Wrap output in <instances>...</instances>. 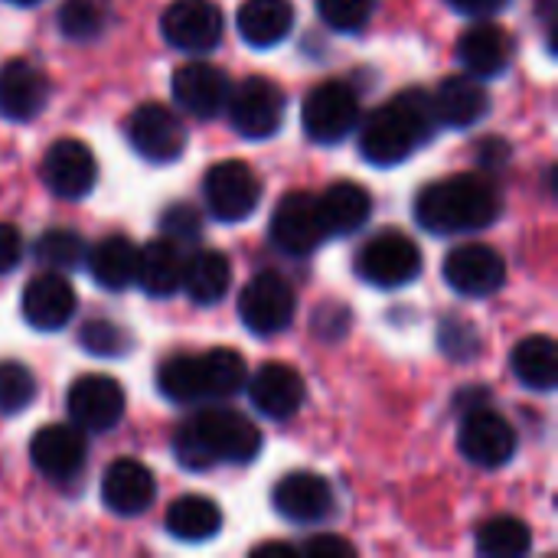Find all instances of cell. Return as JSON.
Returning <instances> with one entry per match:
<instances>
[{
	"label": "cell",
	"instance_id": "1",
	"mask_svg": "<svg viewBox=\"0 0 558 558\" xmlns=\"http://www.w3.org/2000/svg\"><path fill=\"white\" fill-rule=\"evenodd\" d=\"M360 128V154L373 167H396L409 160L422 144L435 137L441 128L432 108V95L422 88H409L376 111L366 114Z\"/></svg>",
	"mask_w": 558,
	"mask_h": 558
},
{
	"label": "cell",
	"instance_id": "2",
	"mask_svg": "<svg viewBox=\"0 0 558 558\" xmlns=\"http://www.w3.org/2000/svg\"><path fill=\"white\" fill-rule=\"evenodd\" d=\"M262 451V432L235 409H203L173 435V454L186 471L216 464H252Z\"/></svg>",
	"mask_w": 558,
	"mask_h": 558
},
{
	"label": "cell",
	"instance_id": "3",
	"mask_svg": "<svg viewBox=\"0 0 558 558\" xmlns=\"http://www.w3.org/2000/svg\"><path fill=\"white\" fill-rule=\"evenodd\" d=\"M504 203L497 186L481 173H454L428 183L415 196V219L435 235L481 232L497 222Z\"/></svg>",
	"mask_w": 558,
	"mask_h": 558
},
{
	"label": "cell",
	"instance_id": "4",
	"mask_svg": "<svg viewBox=\"0 0 558 558\" xmlns=\"http://www.w3.org/2000/svg\"><path fill=\"white\" fill-rule=\"evenodd\" d=\"M245 379H248L245 360L229 347L206 350L199 356L180 353V356H170L157 369L160 396H167L177 405H193L206 399H232L245 389Z\"/></svg>",
	"mask_w": 558,
	"mask_h": 558
},
{
	"label": "cell",
	"instance_id": "5",
	"mask_svg": "<svg viewBox=\"0 0 558 558\" xmlns=\"http://www.w3.org/2000/svg\"><path fill=\"white\" fill-rule=\"evenodd\" d=\"M284 108H288L284 92L271 78L252 75L229 88L222 111H226L229 124L235 128V134H242L248 141H265L281 131Z\"/></svg>",
	"mask_w": 558,
	"mask_h": 558
},
{
	"label": "cell",
	"instance_id": "6",
	"mask_svg": "<svg viewBox=\"0 0 558 558\" xmlns=\"http://www.w3.org/2000/svg\"><path fill=\"white\" fill-rule=\"evenodd\" d=\"M360 114L363 108L356 88L337 78L314 85L301 105V124L317 144H340L343 137H350L360 124Z\"/></svg>",
	"mask_w": 558,
	"mask_h": 558
},
{
	"label": "cell",
	"instance_id": "7",
	"mask_svg": "<svg viewBox=\"0 0 558 558\" xmlns=\"http://www.w3.org/2000/svg\"><path fill=\"white\" fill-rule=\"evenodd\" d=\"M356 275L366 284L386 291L405 288L422 275V252L409 235L396 229H383L373 239H366L363 248L356 252Z\"/></svg>",
	"mask_w": 558,
	"mask_h": 558
},
{
	"label": "cell",
	"instance_id": "8",
	"mask_svg": "<svg viewBox=\"0 0 558 558\" xmlns=\"http://www.w3.org/2000/svg\"><path fill=\"white\" fill-rule=\"evenodd\" d=\"M294 288L278 271H258L239 298V317L255 337H275L294 320Z\"/></svg>",
	"mask_w": 558,
	"mask_h": 558
},
{
	"label": "cell",
	"instance_id": "9",
	"mask_svg": "<svg viewBox=\"0 0 558 558\" xmlns=\"http://www.w3.org/2000/svg\"><path fill=\"white\" fill-rule=\"evenodd\" d=\"M203 196L219 222H239L258 209L262 180L245 160H222L209 167L203 180Z\"/></svg>",
	"mask_w": 558,
	"mask_h": 558
},
{
	"label": "cell",
	"instance_id": "10",
	"mask_svg": "<svg viewBox=\"0 0 558 558\" xmlns=\"http://www.w3.org/2000/svg\"><path fill=\"white\" fill-rule=\"evenodd\" d=\"M128 141L134 154H141L150 163H173L186 150V128L180 114L160 101H147L134 108L128 118Z\"/></svg>",
	"mask_w": 558,
	"mask_h": 558
},
{
	"label": "cell",
	"instance_id": "11",
	"mask_svg": "<svg viewBox=\"0 0 558 558\" xmlns=\"http://www.w3.org/2000/svg\"><path fill=\"white\" fill-rule=\"evenodd\" d=\"M69 422L85 435H105L124 418V389L101 373L78 376L65 396Z\"/></svg>",
	"mask_w": 558,
	"mask_h": 558
},
{
	"label": "cell",
	"instance_id": "12",
	"mask_svg": "<svg viewBox=\"0 0 558 558\" xmlns=\"http://www.w3.org/2000/svg\"><path fill=\"white\" fill-rule=\"evenodd\" d=\"M445 281L461 298H490L507 284V262L484 242L454 245L445 258Z\"/></svg>",
	"mask_w": 558,
	"mask_h": 558
},
{
	"label": "cell",
	"instance_id": "13",
	"mask_svg": "<svg viewBox=\"0 0 558 558\" xmlns=\"http://www.w3.org/2000/svg\"><path fill=\"white\" fill-rule=\"evenodd\" d=\"M461 454L484 471H497L513 461L517 454V428L494 409H474L464 415L458 432Z\"/></svg>",
	"mask_w": 558,
	"mask_h": 558
},
{
	"label": "cell",
	"instance_id": "14",
	"mask_svg": "<svg viewBox=\"0 0 558 558\" xmlns=\"http://www.w3.org/2000/svg\"><path fill=\"white\" fill-rule=\"evenodd\" d=\"M222 10L213 0H173L160 16L163 39L180 52H209L222 39Z\"/></svg>",
	"mask_w": 558,
	"mask_h": 558
},
{
	"label": "cell",
	"instance_id": "15",
	"mask_svg": "<svg viewBox=\"0 0 558 558\" xmlns=\"http://www.w3.org/2000/svg\"><path fill=\"white\" fill-rule=\"evenodd\" d=\"M271 507L281 520L298 526H317L333 517L337 497L330 481H324L314 471H294L284 474L271 490Z\"/></svg>",
	"mask_w": 558,
	"mask_h": 558
},
{
	"label": "cell",
	"instance_id": "16",
	"mask_svg": "<svg viewBox=\"0 0 558 558\" xmlns=\"http://www.w3.org/2000/svg\"><path fill=\"white\" fill-rule=\"evenodd\" d=\"M271 239L284 255H311L324 239V222L314 193H288L278 199L271 216Z\"/></svg>",
	"mask_w": 558,
	"mask_h": 558
},
{
	"label": "cell",
	"instance_id": "17",
	"mask_svg": "<svg viewBox=\"0 0 558 558\" xmlns=\"http://www.w3.org/2000/svg\"><path fill=\"white\" fill-rule=\"evenodd\" d=\"M248 399L252 405L271 418V422H288L301 412L304 399H307V386L304 376L288 366V363H265L255 369V376L245 379Z\"/></svg>",
	"mask_w": 558,
	"mask_h": 558
},
{
	"label": "cell",
	"instance_id": "18",
	"mask_svg": "<svg viewBox=\"0 0 558 558\" xmlns=\"http://www.w3.org/2000/svg\"><path fill=\"white\" fill-rule=\"evenodd\" d=\"M43 183L62 196V199H82L85 193H92L95 180H98V167H95V154L75 141V137H59L39 167Z\"/></svg>",
	"mask_w": 558,
	"mask_h": 558
},
{
	"label": "cell",
	"instance_id": "19",
	"mask_svg": "<svg viewBox=\"0 0 558 558\" xmlns=\"http://www.w3.org/2000/svg\"><path fill=\"white\" fill-rule=\"evenodd\" d=\"M75 307H78L75 288L69 284L62 271H43L29 278V284L23 288V301H20L23 320L33 330H46V333L62 330L75 317Z\"/></svg>",
	"mask_w": 558,
	"mask_h": 558
},
{
	"label": "cell",
	"instance_id": "20",
	"mask_svg": "<svg viewBox=\"0 0 558 558\" xmlns=\"http://www.w3.org/2000/svg\"><path fill=\"white\" fill-rule=\"evenodd\" d=\"M85 454H88L85 432H78L75 425H46L29 441L33 468L59 484L72 481L85 468Z\"/></svg>",
	"mask_w": 558,
	"mask_h": 558
},
{
	"label": "cell",
	"instance_id": "21",
	"mask_svg": "<svg viewBox=\"0 0 558 558\" xmlns=\"http://www.w3.org/2000/svg\"><path fill=\"white\" fill-rule=\"evenodd\" d=\"M229 88V75L213 62H186L173 72V101L199 121L222 114Z\"/></svg>",
	"mask_w": 558,
	"mask_h": 558
},
{
	"label": "cell",
	"instance_id": "22",
	"mask_svg": "<svg viewBox=\"0 0 558 558\" xmlns=\"http://www.w3.org/2000/svg\"><path fill=\"white\" fill-rule=\"evenodd\" d=\"M154 500H157V481L141 461L121 458V461L105 468L101 504L114 517H141L154 507Z\"/></svg>",
	"mask_w": 558,
	"mask_h": 558
},
{
	"label": "cell",
	"instance_id": "23",
	"mask_svg": "<svg viewBox=\"0 0 558 558\" xmlns=\"http://www.w3.org/2000/svg\"><path fill=\"white\" fill-rule=\"evenodd\" d=\"M513 56H517V39L497 23H474L458 39V59L477 78L504 75Z\"/></svg>",
	"mask_w": 558,
	"mask_h": 558
},
{
	"label": "cell",
	"instance_id": "24",
	"mask_svg": "<svg viewBox=\"0 0 558 558\" xmlns=\"http://www.w3.org/2000/svg\"><path fill=\"white\" fill-rule=\"evenodd\" d=\"M49 101V78L29 59H10L0 69V114L7 121H33Z\"/></svg>",
	"mask_w": 558,
	"mask_h": 558
},
{
	"label": "cell",
	"instance_id": "25",
	"mask_svg": "<svg viewBox=\"0 0 558 558\" xmlns=\"http://www.w3.org/2000/svg\"><path fill=\"white\" fill-rule=\"evenodd\" d=\"M432 108L441 128H474L490 111V92L477 75H448L432 95Z\"/></svg>",
	"mask_w": 558,
	"mask_h": 558
},
{
	"label": "cell",
	"instance_id": "26",
	"mask_svg": "<svg viewBox=\"0 0 558 558\" xmlns=\"http://www.w3.org/2000/svg\"><path fill=\"white\" fill-rule=\"evenodd\" d=\"M137 255L141 248L128 235H105L85 255V268L92 281L105 291H128L137 281Z\"/></svg>",
	"mask_w": 558,
	"mask_h": 558
},
{
	"label": "cell",
	"instance_id": "27",
	"mask_svg": "<svg viewBox=\"0 0 558 558\" xmlns=\"http://www.w3.org/2000/svg\"><path fill=\"white\" fill-rule=\"evenodd\" d=\"M183 265H186V255H183L180 242H173L167 235L154 239L137 255V281L134 284H141V291L150 298H170L183 284Z\"/></svg>",
	"mask_w": 558,
	"mask_h": 558
},
{
	"label": "cell",
	"instance_id": "28",
	"mask_svg": "<svg viewBox=\"0 0 558 558\" xmlns=\"http://www.w3.org/2000/svg\"><path fill=\"white\" fill-rule=\"evenodd\" d=\"M317 213H320V222H324L327 239L350 235V232H356V229L366 226V219L373 213V199H369L366 186L343 180V183L327 186L317 196Z\"/></svg>",
	"mask_w": 558,
	"mask_h": 558
},
{
	"label": "cell",
	"instance_id": "29",
	"mask_svg": "<svg viewBox=\"0 0 558 558\" xmlns=\"http://www.w3.org/2000/svg\"><path fill=\"white\" fill-rule=\"evenodd\" d=\"M235 23L248 46L271 49L294 29V7L291 0H242Z\"/></svg>",
	"mask_w": 558,
	"mask_h": 558
},
{
	"label": "cell",
	"instance_id": "30",
	"mask_svg": "<svg viewBox=\"0 0 558 558\" xmlns=\"http://www.w3.org/2000/svg\"><path fill=\"white\" fill-rule=\"evenodd\" d=\"M229 284H232V265L222 252L203 248V252L186 255L180 291H186V298L193 304H199V307L219 304L226 298Z\"/></svg>",
	"mask_w": 558,
	"mask_h": 558
},
{
	"label": "cell",
	"instance_id": "31",
	"mask_svg": "<svg viewBox=\"0 0 558 558\" xmlns=\"http://www.w3.org/2000/svg\"><path fill=\"white\" fill-rule=\"evenodd\" d=\"M510 366H513V376L526 389H533V392H553L558 386L556 340L546 337V333H533V337L520 340L513 347Z\"/></svg>",
	"mask_w": 558,
	"mask_h": 558
},
{
	"label": "cell",
	"instance_id": "32",
	"mask_svg": "<svg viewBox=\"0 0 558 558\" xmlns=\"http://www.w3.org/2000/svg\"><path fill=\"white\" fill-rule=\"evenodd\" d=\"M222 530V510L209 497H180L167 510V533L180 543H206Z\"/></svg>",
	"mask_w": 558,
	"mask_h": 558
},
{
	"label": "cell",
	"instance_id": "33",
	"mask_svg": "<svg viewBox=\"0 0 558 558\" xmlns=\"http://www.w3.org/2000/svg\"><path fill=\"white\" fill-rule=\"evenodd\" d=\"M533 533L517 517H494L477 526V553L487 558H520L530 553Z\"/></svg>",
	"mask_w": 558,
	"mask_h": 558
},
{
	"label": "cell",
	"instance_id": "34",
	"mask_svg": "<svg viewBox=\"0 0 558 558\" xmlns=\"http://www.w3.org/2000/svg\"><path fill=\"white\" fill-rule=\"evenodd\" d=\"M85 255H88V242L72 229H49L36 239V258L49 271L65 275L75 268H85Z\"/></svg>",
	"mask_w": 558,
	"mask_h": 558
},
{
	"label": "cell",
	"instance_id": "35",
	"mask_svg": "<svg viewBox=\"0 0 558 558\" xmlns=\"http://www.w3.org/2000/svg\"><path fill=\"white\" fill-rule=\"evenodd\" d=\"M111 20V7L108 0H62L59 7V29L69 36V39H95L105 33Z\"/></svg>",
	"mask_w": 558,
	"mask_h": 558
},
{
	"label": "cell",
	"instance_id": "36",
	"mask_svg": "<svg viewBox=\"0 0 558 558\" xmlns=\"http://www.w3.org/2000/svg\"><path fill=\"white\" fill-rule=\"evenodd\" d=\"M33 399H36V376L16 360H0V415H16L29 409Z\"/></svg>",
	"mask_w": 558,
	"mask_h": 558
},
{
	"label": "cell",
	"instance_id": "37",
	"mask_svg": "<svg viewBox=\"0 0 558 558\" xmlns=\"http://www.w3.org/2000/svg\"><path fill=\"white\" fill-rule=\"evenodd\" d=\"M317 16L337 33H360L376 13V0H314Z\"/></svg>",
	"mask_w": 558,
	"mask_h": 558
},
{
	"label": "cell",
	"instance_id": "38",
	"mask_svg": "<svg viewBox=\"0 0 558 558\" xmlns=\"http://www.w3.org/2000/svg\"><path fill=\"white\" fill-rule=\"evenodd\" d=\"M78 343L95 356H124L131 350V333L111 320H92L78 333Z\"/></svg>",
	"mask_w": 558,
	"mask_h": 558
},
{
	"label": "cell",
	"instance_id": "39",
	"mask_svg": "<svg viewBox=\"0 0 558 558\" xmlns=\"http://www.w3.org/2000/svg\"><path fill=\"white\" fill-rule=\"evenodd\" d=\"M160 226H163V235H167V239H173V242L183 245V242H190V239L199 235L203 219H199V213H196L190 203H173V206L163 209Z\"/></svg>",
	"mask_w": 558,
	"mask_h": 558
},
{
	"label": "cell",
	"instance_id": "40",
	"mask_svg": "<svg viewBox=\"0 0 558 558\" xmlns=\"http://www.w3.org/2000/svg\"><path fill=\"white\" fill-rule=\"evenodd\" d=\"M441 347L454 360H471L474 350L481 347V340H477V330L471 327V320L454 317V320H445V327H441Z\"/></svg>",
	"mask_w": 558,
	"mask_h": 558
},
{
	"label": "cell",
	"instance_id": "41",
	"mask_svg": "<svg viewBox=\"0 0 558 558\" xmlns=\"http://www.w3.org/2000/svg\"><path fill=\"white\" fill-rule=\"evenodd\" d=\"M20 258H23V235H20V229L10 226V222H0V275L16 268Z\"/></svg>",
	"mask_w": 558,
	"mask_h": 558
},
{
	"label": "cell",
	"instance_id": "42",
	"mask_svg": "<svg viewBox=\"0 0 558 558\" xmlns=\"http://www.w3.org/2000/svg\"><path fill=\"white\" fill-rule=\"evenodd\" d=\"M304 553L320 558H350L356 549L347 539H340V536H314V539L304 543Z\"/></svg>",
	"mask_w": 558,
	"mask_h": 558
},
{
	"label": "cell",
	"instance_id": "43",
	"mask_svg": "<svg viewBox=\"0 0 558 558\" xmlns=\"http://www.w3.org/2000/svg\"><path fill=\"white\" fill-rule=\"evenodd\" d=\"M454 10H461V13H471V16H494V13H500L510 0H448Z\"/></svg>",
	"mask_w": 558,
	"mask_h": 558
},
{
	"label": "cell",
	"instance_id": "44",
	"mask_svg": "<svg viewBox=\"0 0 558 558\" xmlns=\"http://www.w3.org/2000/svg\"><path fill=\"white\" fill-rule=\"evenodd\" d=\"M7 3H16V7H33V3H39V0H7Z\"/></svg>",
	"mask_w": 558,
	"mask_h": 558
}]
</instances>
